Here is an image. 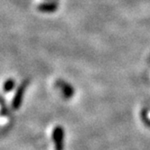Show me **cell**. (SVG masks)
I'll return each mask as SVG.
<instances>
[{"label":"cell","instance_id":"cell-1","mask_svg":"<svg viewBox=\"0 0 150 150\" xmlns=\"http://www.w3.org/2000/svg\"><path fill=\"white\" fill-rule=\"evenodd\" d=\"M26 85H27L26 81L23 82L18 87V89H17V91H16V92L15 94L13 103H12V106H13V108L15 110L18 109L20 107V105H21V102H22V100H23V96H24V93H25V91Z\"/></svg>","mask_w":150,"mask_h":150},{"label":"cell","instance_id":"cell-2","mask_svg":"<svg viewBox=\"0 0 150 150\" xmlns=\"http://www.w3.org/2000/svg\"><path fill=\"white\" fill-rule=\"evenodd\" d=\"M62 137H63V130L61 127H56L53 129L52 138L54 142L55 150H62Z\"/></svg>","mask_w":150,"mask_h":150},{"label":"cell","instance_id":"cell-3","mask_svg":"<svg viewBox=\"0 0 150 150\" xmlns=\"http://www.w3.org/2000/svg\"><path fill=\"white\" fill-rule=\"evenodd\" d=\"M57 7V3L54 2V1H49L46 2V3H44V4H42L41 6H39V10H41V11L42 12H52V11H54V10L56 9Z\"/></svg>","mask_w":150,"mask_h":150},{"label":"cell","instance_id":"cell-4","mask_svg":"<svg viewBox=\"0 0 150 150\" xmlns=\"http://www.w3.org/2000/svg\"><path fill=\"white\" fill-rule=\"evenodd\" d=\"M15 85V82L13 80H8L6 81V82L5 83V86H4V91H9L10 90H12L13 87Z\"/></svg>","mask_w":150,"mask_h":150},{"label":"cell","instance_id":"cell-5","mask_svg":"<svg viewBox=\"0 0 150 150\" xmlns=\"http://www.w3.org/2000/svg\"><path fill=\"white\" fill-rule=\"evenodd\" d=\"M7 121H8V119H7L6 117H5V116H2L1 117V125L2 126H5Z\"/></svg>","mask_w":150,"mask_h":150},{"label":"cell","instance_id":"cell-6","mask_svg":"<svg viewBox=\"0 0 150 150\" xmlns=\"http://www.w3.org/2000/svg\"><path fill=\"white\" fill-rule=\"evenodd\" d=\"M147 117H148V119L150 120V111H149V112L147 113Z\"/></svg>","mask_w":150,"mask_h":150}]
</instances>
